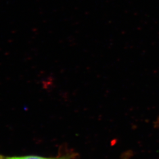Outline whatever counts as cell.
I'll use <instances>...</instances> for the list:
<instances>
[{
  "label": "cell",
  "instance_id": "1",
  "mask_svg": "<svg viewBox=\"0 0 159 159\" xmlns=\"http://www.w3.org/2000/svg\"><path fill=\"white\" fill-rule=\"evenodd\" d=\"M71 156H61L57 157H44L37 156H4V159H70Z\"/></svg>",
  "mask_w": 159,
  "mask_h": 159
},
{
  "label": "cell",
  "instance_id": "2",
  "mask_svg": "<svg viewBox=\"0 0 159 159\" xmlns=\"http://www.w3.org/2000/svg\"><path fill=\"white\" fill-rule=\"evenodd\" d=\"M0 159H4V156L0 155Z\"/></svg>",
  "mask_w": 159,
  "mask_h": 159
}]
</instances>
